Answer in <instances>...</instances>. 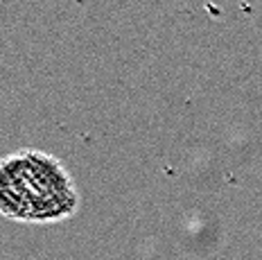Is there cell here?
<instances>
[{"mask_svg": "<svg viewBox=\"0 0 262 260\" xmlns=\"http://www.w3.org/2000/svg\"><path fill=\"white\" fill-rule=\"evenodd\" d=\"M79 194L59 159L20 149L0 159V215L30 224L61 222L77 210Z\"/></svg>", "mask_w": 262, "mask_h": 260, "instance_id": "obj_1", "label": "cell"}]
</instances>
